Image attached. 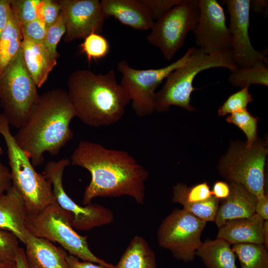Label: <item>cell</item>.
<instances>
[{
    "label": "cell",
    "mask_w": 268,
    "mask_h": 268,
    "mask_svg": "<svg viewBox=\"0 0 268 268\" xmlns=\"http://www.w3.org/2000/svg\"><path fill=\"white\" fill-rule=\"evenodd\" d=\"M41 0H9L14 8L20 25L37 18V9Z\"/></svg>",
    "instance_id": "cell-33"
},
{
    "label": "cell",
    "mask_w": 268,
    "mask_h": 268,
    "mask_svg": "<svg viewBox=\"0 0 268 268\" xmlns=\"http://www.w3.org/2000/svg\"><path fill=\"white\" fill-rule=\"evenodd\" d=\"M195 48H189L180 59L170 65L156 69H136L127 61H120L117 68L122 75L120 84L128 94L135 114L143 117L152 113L157 87L168 75L186 63Z\"/></svg>",
    "instance_id": "cell-8"
},
{
    "label": "cell",
    "mask_w": 268,
    "mask_h": 268,
    "mask_svg": "<svg viewBox=\"0 0 268 268\" xmlns=\"http://www.w3.org/2000/svg\"><path fill=\"white\" fill-rule=\"evenodd\" d=\"M267 64L257 63L251 67L237 68L231 71L229 82L234 86H249L257 84L268 86V69Z\"/></svg>",
    "instance_id": "cell-26"
},
{
    "label": "cell",
    "mask_w": 268,
    "mask_h": 268,
    "mask_svg": "<svg viewBox=\"0 0 268 268\" xmlns=\"http://www.w3.org/2000/svg\"><path fill=\"white\" fill-rule=\"evenodd\" d=\"M11 7L9 19L0 37V73L17 54L23 40L20 23L14 8Z\"/></svg>",
    "instance_id": "cell-24"
},
{
    "label": "cell",
    "mask_w": 268,
    "mask_h": 268,
    "mask_svg": "<svg viewBox=\"0 0 268 268\" xmlns=\"http://www.w3.org/2000/svg\"><path fill=\"white\" fill-rule=\"evenodd\" d=\"M264 245L268 248V220H265L264 224Z\"/></svg>",
    "instance_id": "cell-46"
},
{
    "label": "cell",
    "mask_w": 268,
    "mask_h": 268,
    "mask_svg": "<svg viewBox=\"0 0 268 268\" xmlns=\"http://www.w3.org/2000/svg\"><path fill=\"white\" fill-rule=\"evenodd\" d=\"M213 197L220 201L226 199L230 193V188L229 184L224 182L218 181L216 182L211 190Z\"/></svg>",
    "instance_id": "cell-41"
},
{
    "label": "cell",
    "mask_w": 268,
    "mask_h": 268,
    "mask_svg": "<svg viewBox=\"0 0 268 268\" xmlns=\"http://www.w3.org/2000/svg\"><path fill=\"white\" fill-rule=\"evenodd\" d=\"M24 244L29 268H69L65 250L52 242L28 231Z\"/></svg>",
    "instance_id": "cell-17"
},
{
    "label": "cell",
    "mask_w": 268,
    "mask_h": 268,
    "mask_svg": "<svg viewBox=\"0 0 268 268\" xmlns=\"http://www.w3.org/2000/svg\"><path fill=\"white\" fill-rule=\"evenodd\" d=\"M255 213L259 215L264 220H268V196L265 195L257 200Z\"/></svg>",
    "instance_id": "cell-42"
},
{
    "label": "cell",
    "mask_w": 268,
    "mask_h": 268,
    "mask_svg": "<svg viewBox=\"0 0 268 268\" xmlns=\"http://www.w3.org/2000/svg\"><path fill=\"white\" fill-rule=\"evenodd\" d=\"M15 261L17 268H29L25 258L23 248L20 247L16 256Z\"/></svg>",
    "instance_id": "cell-43"
},
{
    "label": "cell",
    "mask_w": 268,
    "mask_h": 268,
    "mask_svg": "<svg viewBox=\"0 0 268 268\" xmlns=\"http://www.w3.org/2000/svg\"><path fill=\"white\" fill-rule=\"evenodd\" d=\"M21 49L26 69L37 88L47 81L51 71L57 64L54 57L43 43L23 38Z\"/></svg>",
    "instance_id": "cell-21"
},
{
    "label": "cell",
    "mask_w": 268,
    "mask_h": 268,
    "mask_svg": "<svg viewBox=\"0 0 268 268\" xmlns=\"http://www.w3.org/2000/svg\"><path fill=\"white\" fill-rule=\"evenodd\" d=\"M266 7H268V0H250V9L256 12H263L266 11Z\"/></svg>",
    "instance_id": "cell-44"
},
{
    "label": "cell",
    "mask_w": 268,
    "mask_h": 268,
    "mask_svg": "<svg viewBox=\"0 0 268 268\" xmlns=\"http://www.w3.org/2000/svg\"><path fill=\"white\" fill-rule=\"evenodd\" d=\"M248 87H244L240 90L231 95L218 108V115L225 116L247 109V105L253 101Z\"/></svg>",
    "instance_id": "cell-31"
},
{
    "label": "cell",
    "mask_w": 268,
    "mask_h": 268,
    "mask_svg": "<svg viewBox=\"0 0 268 268\" xmlns=\"http://www.w3.org/2000/svg\"><path fill=\"white\" fill-rule=\"evenodd\" d=\"M229 185L230 194L220 201L214 221L218 228L227 221L248 218L255 213L257 197L240 184L230 182Z\"/></svg>",
    "instance_id": "cell-19"
},
{
    "label": "cell",
    "mask_w": 268,
    "mask_h": 268,
    "mask_svg": "<svg viewBox=\"0 0 268 268\" xmlns=\"http://www.w3.org/2000/svg\"><path fill=\"white\" fill-rule=\"evenodd\" d=\"M11 11L9 0H0V37L7 23Z\"/></svg>",
    "instance_id": "cell-40"
},
{
    "label": "cell",
    "mask_w": 268,
    "mask_h": 268,
    "mask_svg": "<svg viewBox=\"0 0 268 268\" xmlns=\"http://www.w3.org/2000/svg\"><path fill=\"white\" fill-rule=\"evenodd\" d=\"M61 10L58 0H41L37 9V18L42 20L48 28L57 21Z\"/></svg>",
    "instance_id": "cell-35"
},
{
    "label": "cell",
    "mask_w": 268,
    "mask_h": 268,
    "mask_svg": "<svg viewBox=\"0 0 268 268\" xmlns=\"http://www.w3.org/2000/svg\"><path fill=\"white\" fill-rule=\"evenodd\" d=\"M67 93L75 117L93 127L108 126L123 116L130 97L117 82L115 71L96 73L89 69L72 72Z\"/></svg>",
    "instance_id": "cell-3"
},
{
    "label": "cell",
    "mask_w": 268,
    "mask_h": 268,
    "mask_svg": "<svg viewBox=\"0 0 268 268\" xmlns=\"http://www.w3.org/2000/svg\"><path fill=\"white\" fill-rule=\"evenodd\" d=\"M199 15V0H181L154 22L146 39L170 61L183 46L188 33L195 29Z\"/></svg>",
    "instance_id": "cell-10"
},
{
    "label": "cell",
    "mask_w": 268,
    "mask_h": 268,
    "mask_svg": "<svg viewBox=\"0 0 268 268\" xmlns=\"http://www.w3.org/2000/svg\"><path fill=\"white\" fill-rule=\"evenodd\" d=\"M70 163L68 158L49 161L43 174L52 185L56 202L71 215L73 228L87 231L112 223L114 216L110 209L91 203L84 206H80L67 195L63 187V176L65 168Z\"/></svg>",
    "instance_id": "cell-12"
},
{
    "label": "cell",
    "mask_w": 268,
    "mask_h": 268,
    "mask_svg": "<svg viewBox=\"0 0 268 268\" xmlns=\"http://www.w3.org/2000/svg\"><path fill=\"white\" fill-rule=\"evenodd\" d=\"M74 166L89 171L91 180L82 203L87 205L96 197L128 196L144 203V184L148 176L145 168L127 151L107 148L89 141H81L69 159Z\"/></svg>",
    "instance_id": "cell-1"
},
{
    "label": "cell",
    "mask_w": 268,
    "mask_h": 268,
    "mask_svg": "<svg viewBox=\"0 0 268 268\" xmlns=\"http://www.w3.org/2000/svg\"><path fill=\"white\" fill-rule=\"evenodd\" d=\"M222 1L227 6L230 17L228 28L231 38V51L237 67H248L257 63L267 64L268 58L253 48L249 37L250 0Z\"/></svg>",
    "instance_id": "cell-13"
},
{
    "label": "cell",
    "mask_w": 268,
    "mask_h": 268,
    "mask_svg": "<svg viewBox=\"0 0 268 268\" xmlns=\"http://www.w3.org/2000/svg\"><path fill=\"white\" fill-rule=\"evenodd\" d=\"M19 241L11 232L0 229V261H15Z\"/></svg>",
    "instance_id": "cell-34"
},
{
    "label": "cell",
    "mask_w": 268,
    "mask_h": 268,
    "mask_svg": "<svg viewBox=\"0 0 268 268\" xmlns=\"http://www.w3.org/2000/svg\"><path fill=\"white\" fill-rule=\"evenodd\" d=\"M105 19L113 17L122 24L137 30L151 29L154 21L142 0L100 1Z\"/></svg>",
    "instance_id": "cell-16"
},
{
    "label": "cell",
    "mask_w": 268,
    "mask_h": 268,
    "mask_svg": "<svg viewBox=\"0 0 268 268\" xmlns=\"http://www.w3.org/2000/svg\"><path fill=\"white\" fill-rule=\"evenodd\" d=\"M181 0H142L154 22L163 16Z\"/></svg>",
    "instance_id": "cell-37"
},
{
    "label": "cell",
    "mask_w": 268,
    "mask_h": 268,
    "mask_svg": "<svg viewBox=\"0 0 268 268\" xmlns=\"http://www.w3.org/2000/svg\"><path fill=\"white\" fill-rule=\"evenodd\" d=\"M215 67L228 68L231 71L237 68L231 50L209 51L195 48L190 59L171 72L161 89L156 92L154 110L165 112L171 106L194 110L190 104L191 94L196 89L193 86V81L201 71Z\"/></svg>",
    "instance_id": "cell-4"
},
{
    "label": "cell",
    "mask_w": 268,
    "mask_h": 268,
    "mask_svg": "<svg viewBox=\"0 0 268 268\" xmlns=\"http://www.w3.org/2000/svg\"><path fill=\"white\" fill-rule=\"evenodd\" d=\"M264 221L256 213L248 218L227 221L219 228L217 238L232 245L245 243L264 245Z\"/></svg>",
    "instance_id": "cell-20"
},
{
    "label": "cell",
    "mask_w": 268,
    "mask_h": 268,
    "mask_svg": "<svg viewBox=\"0 0 268 268\" xmlns=\"http://www.w3.org/2000/svg\"><path fill=\"white\" fill-rule=\"evenodd\" d=\"M66 259L69 268H112L90 262L80 261L78 258L71 255H67Z\"/></svg>",
    "instance_id": "cell-39"
},
{
    "label": "cell",
    "mask_w": 268,
    "mask_h": 268,
    "mask_svg": "<svg viewBox=\"0 0 268 268\" xmlns=\"http://www.w3.org/2000/svg\"><path fill=\"white\" fill-rule=\"evenodd\" d=\"M27 215L21 194L12 185L0 197V229L11 232L24 244L28 232L26 227Z\"/></svg>",
    "instance_id": "cell-18"
},
{
    "label": "cell",
    "mask_w": 268,
    "mask_h": 268,
    "mask_svg": "<svg viewBox=\"0 0 268 268\" xmlns=\"http://www.w3.org/2000/svg\"><path fill=\"white\" fill-rule=\"evenodd\" d=\"M3 150L0 147V197L4 194L12 186L10 169L0 161Z\"/></svg>",
    "instance_id": "cell-38"
},
{
    "label": "cell",
    "mask_w": 268,
    "mask_h": 268,
    "mask_svg": "<svg viewBox=\"0 0 268 268\" xmlns=\"http://www.w3.org/2000/svg\"><path fill=\"white\" fill-rule=\"evenodd\" d=\"M200 15L193 32L200 48L209 51L231 50V38L224 10L216 0H200Z\"/></svg>",
    "instance_id": "cell-15"
},
{
    "label": "cell",
    "mask_w": 268,
    "mask_h": 268,
    "mask_svg": "<svg viewBox=\"0 0 268 268\" xmlns=\"http://www.w3.org/2000/svg\"><path fill=\"white\" fill-rule=\"evenodd\" d=\"M268 148L262 141L251 146H232L219 165L221 175L229 182L243 185L257 199L265 195V166Z\"/></svg>",
    "instance_id": "cell-9"
},
{
    "label": "cell",
    "mask_w": 268,
    "mask_h": 268,
    "mask_svg": "<svg viewBox=\"0 0 268 268\" xmlns=\"http://www.w3.org/2000/svg\"><path fill=\"white\" fill-rule=\"evenodd\" d=\"M75 117L67 91L52 89L39 95L24 124L14 135L34 167L44 161V154H59L73 137L70 123Z\"/></svg>",
    "instance_id": "cell-2"
},
{
    "label": "cell",
    "mask_w": 268,
    "mask_h": 268,
    "mask_svg": "<svg viewBox=\"0 0 268 268\" xmlns=\"http://www.w3.org/2000/svg\"><path fill=\"white\" fill-rule=\"evenodd\" d=\"M72 216L56 202L36 215H27L26 227L34 236L57 242L69 255L83 261L115 268L96 256L88 247L87 237L78 234L71 225Z\"/></svg>",
    "instance_id": "cell-6"
},
{
    "label": "cell",
    "mask_w": 268,
    "mask_h": 268,
    "mask_svg": "<svg viewBox=\"0 0 268 268\" xmlns=\"http://www.w3.org/2000/svg\"><path fill=\"white\" fill-rule=\"evenodd\" d=\"M212 196L211 190L206 182L191 187L178 183L173 187L172 201L183 206L205 201Z\"/></svg>",
    "instance_id": "cell-27"
},
{
    "label": "cell",
    "mask_w": 268,
    "mask_h": 268,
    "mask_svg": "<svg viewBox=\"0 0 268 268\" xmlns=\"http://www.w3.org/2000/svg\"><path fill=\"white\" fill-rule=\"evenodd\" d=\"M196 256L201 259L206 268H238L231 245L219 238L202 242Z\"/></svg>",
    "instance_id": "cell-22"
},
{
    "label": "cell",
    "mask_w": 268,
    "mask_h": 268,
    "mask_svg": "<svg viewBox=\"0 0 268 268\" xmlns=\"http://www.w3.org/2000/svg\"><path fill=\"white\" fill-rule=\"evenodd\" d=\"M0 268H17L15 261H0Z\"/></svg>",
    "instance_id": "cell-45"
},
{
    "label": "cell",
    "mask_w": 268,
    "mask_h": 268,
    "mask_svg": "<svg viewBox=\"0 0 268 268\" xmlns=\"http://www.w3.org/2000/svg\"><path fill=\"white\" fill-rule=\"evenodd\" d=\"M220 200L212 196L200 202L183 205L184 210L205 222H214Z\"/></svg>",
    "instance_id": "cell-30"
},
{
    "label": "cell",
    "mask_w": 268,
    "mask_h": 268,
    "mask_svg": "<svg viewBox=\"0 0 268 268\" xmlns=\"http://www.w3.org/2000/svg\"><path fill=\"white\" fill-rule=\"evenodd\" d=\"M240 268H268V252L264 244H238L231 247Z\"/></svg>",
    "instance_id": "cell-25"
},
{
    "label": "cell",
    "mask_w": 268,
    "mask_h": 268,
    "mask_svg": "<svg viewBox=\"0 0 268 268\" xmlns=\"http://www.w3.org/2000/svg\"><path fill=\"white\" fill-rule=\"evenodd\" d=\"M226 120L237 126L244 133L247 138V146H251L257 140L258 118L253 116L247 109L230 114Z\"/></svg>",
    "instance_id": "cell-29"
},
{
    "label": "cell",
    "mask_w": 268,
    "mask_h": 268,
    "mask_svg": "<svg viewBox=\"0 0 268 268\" xmlns=\"http://www.w3.org/2000/svg\"><path fill=\"white\" fill-rule=\"evenodd\" d=\"M20 27L23 38L43 43L47 28L42 20L37 18L26 24L20 25Z\"/></svg>",
    "instance_id": "cell-36"
},
{
    "label": "cell",
    "mask_w": 268,
    "mask_h": 268,
    "mask_svg": "<svg viewBox=\"0 0 268 268\" xmlns=\"http://www.w3.org/2000/svg\"><path fill=\"white\" fill-rule=\"evenodd\" d=\"M0 134L7 147L12 185L21 194L28 215H36L56 202L51 183L35 170L30 159L16 143L4 115L0 113Z\"/></svg>",
    "instance_id": "cell-5"
},
{
    "label": "cell",
    "mask_w": 268,
    "mask_h": 268,
    "mask_svg": "<svg viewBox=\"0 0 268 268\" xmlns=\"http://www.w3.org/2000/svg\"><path fill=\"white\" fill-rule=\"evenodd\" d=\"M65 33V21L61 12L57 21L47 28L43 42L47 50L57 59L59 57L57 50V45L62 37L64 36Z\"/></svg>",
    "instance_id": "cell-32"
},
{
    "label": "cell",
    "mask_w": 268,
    "mask_h": 268,
    "mask_svg": "<svg viewBox=\"0 0 268 268\" xmlns=\"http://www.w3.org/2000/svg\"><path fill=\"white\" fill-rule=\"evenodd\" d=\"M39 96L21 48L0 73V103L10 126L18 129L24 124Z\"/></svg>",
    "instance_id": "cell-7"
},
{
    "label": "cell",
    "mask_w": 268,
    "mask_h": 268,
    "mask_svg": "<svg viewBox=\"0 0 268 268\" xmlns=\"http://www.w3.org/2000/svg\"><path fill=\"white\" fill-rule=\"evenodd\" d=\"M66 33L64 40L70 43L92 33H101L106 19L98 0H60Z\"/></svg>",
    "instance_id": "cell-14"
},
{
    "label": "cell",
    "mask_w": 268,
    "mask_h": 268,
    "mask_svg": "<svg viewBox=\"0 0 268 268\" xmlns=\"http://www.w3.org/2000/svg\"><path fill=\"white\" fill-rule=\"evenodd\" d=\"M115 266V268H156L155 255L147 241L136 235Z\"/></svg>",
    "instance_id": "cell-23"
},
{
    "label": "cell",
    "mask_w": 268,
    "mask_h": 268,
    "mask_svg": "<svg viewBox=\"0 0 268 268\" xmlns=\"http://www.w3.org/2000/svg\"><path fill=\"white\" fill-rule=\"evenodd\" d=\"M79 45L80 52L84 54L88 62L103 59L109 52L110 45L107 39L100 33H92L85 37Z\"/></svg>",
    "instance_id": "cell-28"
},
{
    "label": "cell",
    "mask_w": 268,
    "mask_h": 268,
    "mask_svg": "<svg viewBox=\"0 0 268 268\" xmlns=\"http://www.w3.org/2000/svg\"><path fill=\"white\" fill-rule=\"evenodd\" d=\"M206 222L184 209H175L161 222L157 233L159 246L184 262H192L201 245Z\"/></svg>",
    "instance_id": "cell-11"
}]
</instances>
